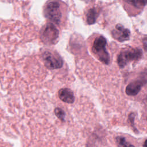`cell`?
<instances>
[{
    "label": "cell",
    "mask_w": 147,
    "mask_h": 147,
    "mask_svg": "<svg viewBox=\"0 0 147 147\" xmlns=\"http://www.w3.org/2000/svg\"><path fill=\"white\" fill-rule=\"evenodd\" d=\"M126 2L138 8L142 7L147 3L146 1H126Z\"/></svg>",
    "instance_id": "cell-12"
},
{
    "label": "cell",
    "mask_w": 147,
    "mask_h": 147,
    "mask_svg": "<svg viewBox=\"0 0 147 147\" xmlns=\"http://www.w3.org/2000/svg\"><path fill=\"white\" fill-rule=\"evenodd\" d=\"M45 17L55 24H59L61 18L60 4L57 1H50L47 3L44 9Z\"/></svg>",
    "instance_id": "cell-3"
},
{
    "label": "cell",
    "mask_w": 147,
    "mask_h": 147,
    "mask_svg": "<svg viewBox=\"0 0 147 147\" xmlns=\"http://www.w3.org/2000/svg\"><path fill=\"white\" fill-rule=\"evenodd\" d=\"M146 119H147V117H146Z\"/></svg>",
    "instance_id": "cell-15"
},
{
    "label": "cell",
    "mask_w": 147,
    "mask_h": 147,
    "mask_svg": "<svg viewBox=\"0 0 147 147\" xmlns=\"http://www.w3.org/2000/svg\"><path fill=\"white\" fill-rule=\"evenodd\" d=\"M55 114L56 116L61 121H65V113L63 110L59 107H56L55 109Z\"/></svg>",
    "instance_id": "cell-11"
},
{
    "label": "cell",
    "mask_w": 147,
    "mask_h": 147,
    "mask_svg": "<svg viewBox=\"0 0 147 147\" xmlns=\"http://www.w3.org/2000/svg\"><path fill=\"white\" fill-rule=\"evenodd\" d=\"M59 36L58 29L51 22L46 24L41 29L40 37L43 42L46 44L52 45L57 42Z\"/></svg>",
    "instance_id": "cell-2"
},
{
    "label": "cell",
    "mask_w": 147,
    "mask_h": 147,
    "mask_svg": "<svg viewBox=\"0 0 147 147\" xmlns=\"http://www.w3.org/2000/svg\"><path fill=\"white\" fill-rule=\"evenodd\" d=\"M143 84L144 82L140 80H137L130 83L126 87V94L129 96L136 95L141 90Z\"/></svg>",
    "instance_id": "cell-7"
},
{
    "label": "cell",
    "mask_w": 147,
    "mask_h": 147,
    "mask_svg": "<svg viewBox=\"0 0 147 147\" xmlns=\"http://www.w3.org/2000/svg\"><path fill=\"white\" fill-rule=\"evenodd\" d=\"M143 147H147V140H146L144 143Z\"/></svg>",
    "instance_id": "cell-14"
},
{
    "label": "cell",
    "mask_w": 147,
    "mask_h": 147,
    "mask_svg": "<svg viewBox=\"0 0 147 147\" xmlns=\"http://www.w3.org/2000/svg\"><path fill=\"white\" fill-rule=\"evenodd\" d=\"M98 16L97 11L95 8H91L88 10L87 15H86V19L87 22L89 25L94 24Z\"/></svg>",
    "instance_id": "cell-9"
},
{
    "label": "cell",
    "mask_w": 147,
    "mask_h": 147,
    "mask_svg": "<svg viewBox=\"0 0 147 147\" xmlns=\"http://www.w3.org/2000/svg\"><path fill=\"white\" fill-rule=\"evenodd\" d=\"M142 55L141 49L136 48L121 52L117 58V63L120 68L124 67L128 63L140 59Z\"/></svg>",
    "instance_id": "cell-4"
},
{
    "label": "cell",
    "mask_w": 147,
    "mask_h": 147,
    "mask_svg": "<svg viewBox=\"0 0 147 147\" xmlns=\"http://www.w3.org/2000/svg\"><path fill=\"white\" fill-rule=\"evenodd\" d=\"M45 67L49 69H58L63 66V60L56 52L46 51L42 55Z\"/></svg>",
    "instance_id": "cell-5"
},
{
    "label": "cell",
    "mask_w": 147,
    "mask_h": 147,
    "mask_svg": "<svg viewBox=\"0 0 147 147\" xmlns=\"http://www.w3.org/2000/svg\"><path fill=\"white\" fill-rule=\"evenodd\" d=\"M129 122L130 123V125L131 126V127H133V130L135 132L137 131V129H136V127L134 126V114L133 113H131L130 114V115H129Z\"/></svg>",
    "instance_id": "cell-13"
},
{
    "label": "cell",
    "mask_w": 147,
    "mask_h": 147,
    "mask_svg": "<svg viewBox=\"0 0 147 147\" xmlns=\"http://www.w3.org/2000/svg\"><path fill=\"white\" fill-rule=\"evenodd\" d=\"M59 97L64 102L72 103L75 100V96L73 92L69 88H61L59 91Z\"/></svg>",
    "instance_id": "cell-8"
},
{
    "label": "cell",
    "mask_w": 147,
    "mask_h": 147,
    "mask_svg": "<svg viewBox=\"0 0 147 147\" xmlns=\"http://www.w3.org/2000/svg\"><path fill=\"white\" fill-rule=\"evenodd\" d=\"M116 143L118 147H135L133 145L127 142L123 136H118L115 138Z\"/></svg>",
    "instance_id": "cell-10"
},
{
    "label": "cell",
    "mask_w": 147,
    "mask_h": 147,
    "mask_svg": "<svg viewBox=\"0 0 147 147\" xmlns=\"http://www.w3.org/2000/svg\"><path fill=\"white\" fill-rule=\"evenodd\" d=\"M113 37L119 42H123L129 39L130 32L128 29L125 28L120 24L115 26V28L111 32Z\"/></svg>",
    "instance_id": "cell-6"
},
{
    "label": "cell",
    "mask_w": 147,
    "mask_h": 147,
    "mask_svg": "<svg viewBox=\"0 0 147 147\" xmlns=\"http://www.w3.org/2000/svg\"><path fill=\"white\" fill-rule=\"evenodd\" d=\"M106 40L103 36L97 37L94 41L92 51L100 61L105 64H109L110 56L106 50Z\"/></svg>",
    "instance_id": "cell-1"
}]
</instances>
